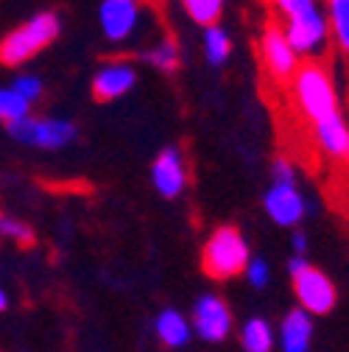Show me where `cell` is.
<instances>
[{
    "mask_svg": "<svg viewBox=\"0 0 349 352\" xmlns=\"http://www.w3.org/2000/svg\"><path fill=\"white\" fill-rule=\"evenodd\" d=\"M291 93H293V104L311 123H319V120L341 112L335 81L322 62L299 65L296 76L291 78Z\"/></svg>",
    "mask_w": 349,
    "mask_h": 352,
    "instance_id": "cell-1",
    "label": "cell"
},
{
    "mask_svg": "<svg viewBox=\"0 0 349 352\" xmlns=\"http://www.w3.org/2000/svg\"><path fill=\"white\" fill-rule=\"evenodd\" d=\"M59 31H62V20L56 12L34 14L20 28L9 31L3 39H0V65L20 67V65L31 62L36 54H42L59 36Z\"/></svg>",
    "mask_w": 349,
    "mask_h": 352,
    "instance_id": "cell-2",
    "label": "cell"
},
{
    "mask_svg": "<svg viewBox=\"0 0 349 352\" xmlns=\"http://www.w3.org/2000/svg\"><path fill=\"white\" fill-rule=\"evenodd\" d=\"M249 260H251L249 243H246L243 232L232 224L212 230V235L204 241V249H201V269L215 283L240 277L246 272Z\"/></svg>",
    "mask_w": 349,
    "mask_h": 352,
    "instance_id": "cell-3",
    "label": "cell"
},
{
    "mask_svg": "<svg viewBox=\"0 0 349 352\" xmlns=\"http://www.w3.org/2000/svg\"><path fill=\"white\" fill-rule=\"evenodd\" d=\"M288 274H291V283H293L296 302H299V307L304 314H311V316L333 314V307L338 302V288L319 266L308 263V257H291L288 260Z\"/></svg>",
    "mask_w": 349,
    "mask_h": 352,
    "instance_id": "cell-4",
    "label": "cell"
},
{
    "mask_svg": "<svg viewBox=\"0 0 349 352\" xmlns=\"http://www.w3.org/2000/svg\"><path fill=\"white\" fill-rule=\"evenodd\" d=\"M6 131L25 143V146H34V148H45V151H56V148H65L67 143L76 140V126L70 120H59V118H23L17 123H9Z\"/></svg>",
    "mask_w": 349,
    "mask_h": 352,
    "instance_id": "cell-5",
    "label": "cell"
},
{
    "mask_svg": "<svg viewBox=\"0 0 349 352\" xmlns=\"http://www.w3.org/2000/svg\"><path fill=\"white\" fill-rule=\"evenodd\" d=\"M190 327L193 336H199L207 344H221L232 336L235 330V316L232 307L227 305V299H221L218 294H201L193 305L190 314Z\"/></svg>",
    "mask_w": 349,
    "mask_h": 352,
    "instance_id": "cell-6",
    "label": "cell"
},
{
    "mask_svg": "<svg viewBox=\"0 0 349 352\" xmlns=\"http://www.w3.org/2000/svg\"><path fill=\"white\" fill-rule=\"evenodd\" d=\"M282 31L291 42V48L296 51V56H319L327 45L330 36V23L322 6H313L308 12H302L296 17L282 20Z\"/></svg>",
    "mask_w": 349,
    "mask_h": 352,
    "instance_id": "cell-7",
    "label": "cell"
},
{
    "mask_svg": "<svg viewBox=\"0 0 349 352\" xmlns=\"http://www.w3.org/2000/svg\"><path fill=\"white\" fill-rule=\"evenodd\" d=\"M146 17V0H101L98 20L101 31L109 42H128L143 25Z\"/></svg>",
    "mask_w": 349,
    "mask_h": 352,
    "instance_id": "cell-8",
    "label": "cell"
},
{
    "mask_svg": "<svg viewBox=\"0 0 349 352\" xmlns=\"http://www.w3.org/2000/svg\"><path fill=\"white\" fill-rule=\"evenodd\" d=\"M260 62H263V70L277 81H291L296 76L302 62L280 23H269L260 34Z\"/></svg>",
    "mask_w": 349,
    "mask_h": 352,
    "instance_id": "cell-9",
    "label": "cell"
},
{
    "mask_svg": "<svg viewBox=\"0 0 349 352\" xmlns=\"http://www.w3.org/2000/svg\"><path fill=\"white\" fill-rule=\"evenodd\" d=\"M151 182L162 199H177L188 188V165L179 148H162L151 165Z\"/></svg>",
    "mask_w": 349,
    "mask_h": 352,
    "instance_id": "cell-10",
    "label": "cell"
},
{
    "mask_svg": "<svg viewBox=\"0 0 349 352\" xmlns=\"http://www.w3.org/2000/svg\"><path fill=\"white\" fill-rule=\"evenodd\" d=\"M263 210L269 218L280 227H299L304 212H308V201L299 193L296 185H271L263 196Z\"/></svg>",
    "mask_w": 349,
    "mask_h": 352,
    "instance_id": "cell-11",
    "label": "cell"
},
{
    "mask_svg": "<svg viewBox=\"0 0 349 352\" xmlns=\"http://www.w3.org/2000/svg\"><path fill=\"white\" fill-rule=\"evenodd\" d=\"M137 84V67L132 62H106L98 67L95 78H93V96L95 101H117L123 98L132 87Z\"/></svg>",
    "mask_w": 349,
    "mask_h": 352,
    "instance_id": "cell-12",
    "label": "cell"
},
{
    "mask_svg": "<svg viewBox=\"0 0 349 352\" xmlns=\"http://www.w3.org/2000/svg\"><path fill=\"white\" fill-rule=\"evenodd\" d=\"M277 344L282 352H311L313 346V316L302 307L288 311L277 330Z\"/></svg>",
    "mask_w": 349,
    "mask_h": 352,
    "instance_id": "cell-13",
    "label": "cell"
},
{
    "mask_svg": "<svg viewBox=\"0 0 349 352\" xmlns=\"http://www.w3.org/2000/svg\"><path fill=\"white\" fill-rule=\"evenodd\" d=\"M313 131H316V143L319 148L333 157V160H341V162H349V123L344 120L341 112L313 123Z\"/></svg>",
    "mask_w": 349,
    "mask_h": 352,
    "instance_id": "cell-14",
    "label": "cell"
},
{
    "mask_svg": "<svg viewBox=\"0 0 349 352\" xmlns=\"http://www.w3.org/2000/svg\"><path fill=\"white\" fill-rule=\"evenodd\" d=\"M154 333H157V341L165 346V349H173L179 352L190 344L193 338V327H190V319L173 307H165V311L157 314L154 319Z\"/></svg>",
    "mask_w": 349,
    "mask_h": 352,
    "instance_id": "cell-15",
    "label": "cell"
},
{
    "mask_svg": "<svg viewBox=\"0 0 349 352\" xmlns=\"http://www.w3.org/2000/svg\"><path fill=\"white\" fill-rule=\"evenodd\" d=\"M277 333L263 316H251L240 327V349L243 352H274Z\"/></svg>",
    "mask_w": 349,
    "mask_h": 352,
    "instance_id": "cell-16",
    "label": "cell"
},
{
    "mask_svg": "<svg viewBox=\"0 0 349 352\" xmlns=\"http://www.w3.org/2000/svg\"><path fill=\"white\" fill-rule=\"evenodd\" d=\"M143 62H148L151 67H157L162 73H173L179 67V45H177V39L162 36L159 42H154L148 51H143Z\"/></svg>",
    "mask_w": 349,
    "mask_h": 352,
    "instance_id": "cell-17",
    "label": "cell"
},
{
    "mask_svg": "<svg viewBox=\"0 0 349 352\" xmlns=\"http://www.w3.org/2000/svg\"><path fill=\"white\" fill-rule=\"evenodd\" d=\"M324 3H327L324 14L338 48L349 54V0H324Z\"/></svg>",
    "mask_w": 349,
    "mask_h": 352,
    "instance_id": "cell-18",
    "label": "cell"
},
{
    "mask_svg": "<svg viewBox=\"0 0 349 352\" xmlns=\"http://www.w3.org/2000/svg\"><path fill=\"white\" fill-rule=\"evenodd\" d=\"M204 56L210 65H224L232 56V36L221 28V25H212L204 28Z\"/></svg>",
    "mask_w": 349,
    "mask_h": 352,
    "instance_id": "cell-19",
    "label": "cell"
},
{
    "mask_svg": "<svg viewBox=\"0 0 349 352\" xmlns=\"http://www.w3.org/2000/svg\"><path fill=\"white\" fill-rule=\"evenodd\" d=\"M224 3L227 0H182L188 17L199 25H204V28L218 25V20H221V14H224Z\"/></svg>",
    "mask_w": 349,
    "mask_h": 352,
    "instance_id": "cell-20",
    "label": "cell"
},
{
    "mask_svg": "<svg viewBox=\"0 0 349 352\" xmlns=\"http://www.w3.org/2000/svg\"><path fill=\"white\" fill-rule=\"evenodd\" d=\"M28 115H31V104L20 93H14L12 87H0V123L9 126Z\"/></svg>",
    "mask_w": 349,
    "mask_h": 352,
    "instance_id": "cell-21",
    "label": "cell"
},
{
    "mask_svg": "<svg viewBox=\"0 0 349 352\" xmlns=\"http://www.w3.org/2000/svg\"><path fill=\"white\" fill-rule=\"evenodd\" d=\"M6 238L9 241H17L23 246L34 243V232H31L28 224L17 221V218H9V215H0V241H6Z\"/></svg>",
    "mask_w": 349,
    "mask_h": 352,
    "instance_id": "cell-22",
    "label": "cell"
},
{
    "mask_svg": "<svg viewBox=\"0 0 349 352\" xmlns=\"http://www.w3.org/2000/svg\"><path fill=\"white\" fill-rule=\"evenodd\" d=\"M12 90H14V93H20L28 104H34V101H39V98H42V93H45V87H42V78H39V76L23 73V76H17V78L12 81Z\"/></svg>",
    "mask_w": 349,
    "mask_h": 352,
    "instance_id": "cell-23",
    "label": "cell"
},
{
    "mask_svg": "<svg viewBox=\"0 0 349 352\" xmlns=\"http://www.w3.org/2000/svg\"><path fill=\"white\" fill-rule=\"evenodd\" d=\"M243 274H246V280H249L251 288H266L269 280H271V269H269V263L263 257H251L246 263V272Z\"/></svg>",
    "mask_w": 349,
    "mask_h": 352,
    "instance_id": "cell-24",
    "label": "cell"
},
{
    "mask_svg": "<svg viewBox=\"0 0 349 352\" xmlns=\"http://www.w3.org/2000/svg\"><path fill=\"white\" fill-rule=\"evenodd\" d=\"M271 3H274L277 14H280L282 20H288V17H296V14L308 12V9H313V6H322V0H271Z\"/></svg>",
    "mask_w": 349,
    "mask_h": 352,
    "instance_id": "cell-25",
    "label": "cell"
},
{
    "mask_svg": "<svg viewBox=\"0 0 349 352\" xmlns=\"http://www.w3.org/2000/svg\"><path fill=\"white\" fill-rule=\"evenodd\" d=\"M271 182H277V185H296V168H293V162L291 160H274V165H271Z\"/></svg>",
    "mask_w": 349,
    "mask_h": 352,
    "instance_id": "cell-26",
    "label": "cell"
},
{
    "mask_svg": "<svg viewBox=\"0 0 349 352\" xmlns=\"http://www.w3.org/2000/svg\"><path fill=\"white\" fill-rule=\"evenodd\" d=\"M291 243H293L296 257H304V252H308V235H304L302 230H296V232L291 235Z\"/></svg>",
    "mask_w": 349,
    "mask_h": 352,
    "instance_id": "cell-27",
    "label": "cell"
},
{
    "mask_svg": "<svg viewBox=\"0 0 349 352\" xmlns=\"http://www.w3.org/2000/svg\"><path fill=\"white\" fill-rule=\"evenodd\" d=\"M3 311H9V294H6V288L0 285V314Z\"/></svg>",
    "mask_w": 349,
    "mask_h": 352,
    "instance_id": "cell-28",
    "label": "cell"
}]
</instances>
